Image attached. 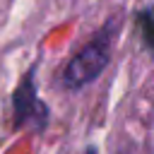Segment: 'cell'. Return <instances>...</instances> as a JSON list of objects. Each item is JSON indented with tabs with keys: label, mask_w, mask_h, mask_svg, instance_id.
Returning a JSON list of instances; mask_svg holds the SVG:
<instances>
[{
	"label": "cell",
	"mask_w": 154,
	"mask_h": 154,
	"mask_svg": "<svg viewBox=\"0 0 154 154\" xmlns=\"http://www.w3.org/2000/svg\"><path fill=\"white\" fill-rule=\"evenodd\" d=\"M87 154H96V152H94V149H89V152H87Z\"/></svg>",
	"instance_id": "obj_4"
},
{
	"label": "cell",
	"mask_w": 154,
	"mask_h": 154,
	"mask_svg": "<svg viewBox=\"0 0 154 154\" xmlns=\"http://www.w3.org/2000/svg\"><path fill=\"white\" fill-rule=\"evenodd\" d=\"M14 116H17V125L29 123L34 128H43V123H46V106L36 99L31 72L24 77V82L14 91Z\"/></svg>",
	"instance_id": "obj_2"
},
{
	"label": "cell",
	"mask_w": 154,
	"mask_h": 154,
	"mask_svg": "<svg viewBox=\"0 0 154 154\" xmlns=\"http://www.w3.org/2000/svg\"><path fill=\"white\" fill-rule=\"evenodd\" d=\"M108 55H111V24L101 29V34H96L65 67L63 72V84L67 89H77L89 84L91 79H96L103 67L108 65Z\"/></svg>",
	"instance_id": "obj_1"
},
{
	"label": "cell",
	"mask_w": 154,
	"mask_h": 154,
	"mask_svg": "<svg viewBox=\"0 0 154 154\" xmlns=\"http://www.w3.org/2000/svg\"><path fill=\"white\" fill-rule=\"evenodd\" d=\"M140 24H142L144 41L154 48V12H142V14H140Z\"/></svg>",
	"instance_id": "obj_3"
}]
</instances>
